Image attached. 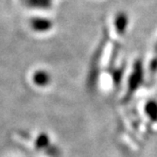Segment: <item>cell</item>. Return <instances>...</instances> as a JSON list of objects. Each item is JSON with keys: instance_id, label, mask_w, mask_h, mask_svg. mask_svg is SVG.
Here are the masks:
<instances>
[{"instance_id": "cell-1", "label": "cell", "mask_w": 157, "mask_h": 157, "mask_svg": "<svg viewBox=\"0 0 157 157\" xmlns=\"http://www.w3.org/2000/svg\"><path fill=\"white\" fill-rule=\"evenodd\" d=\"M143 81V69H142V65L140 62H137L134 65V69L133 72L130 78V92H133L134 90H136L138 86L141 84Z\"/></svg>"}, {"instance_id": "cell-2", "label": "cell", "mask_w": 157, "mask_h": 157, "mask_svg": "<svg viewBox=\"0 0 157 157\" xmlns=\"http://www.w3.org/2000/svg\"><path fill=\"white\" fill-rule=\"evenodd\" d=\"M30 26L31 28L36 30V31H47L48 30L52 23L48 19H44V18H34L30 21Z\"/></svg>"}, {"instance_id": "cell-3", "label": "cell", "mask_w": 157, "mask_h": 157, "mask_svg": "<svg viewBox=\"0 0 157 157\" xmlns=\"http://www.w3.org/2000/svg\"><path fill=\"white\" fill-rule=\"evenodd\" d=\"M51 81L50 75L44 70H38L33 75V82L39 86H46Z\"/></svg>"}, {"instance_id": "cell-4", "label": "cell", "mask_w": 157, "mask_h": 157, "mask_svg": "<svg viewBox=\"0 0 157 157\" xmlns=\"http://www.w3.org/2000/svg\"><path fill=\"white\" fill-rule=\"evenodd\" d=\"M129 24L128 16L124 13H120L116 17V29L119 35H122L125 32L127 26Z\"/></svg>"}, {"instance_id": "cell-5", "label": "cell", "mask_w": 157, "mask_h": 157, "mask_svg": "<svg viewBox=\"0 0 157 157\" xmlns=\"http://www.w3.org/2000/svg\"><path fill=\"white\" fill-rule=\"evenodd\" d=\"M146 113L151 120L157 121V102L154 100H150L146 105Z\"/></svg>"}, {"instance_id": "cell-6", "label": "cell", "mask_w": 157, "mask_h": 157, "mask_svg": "<svg viewBox=\"0 0 157 157\" xmlns=\"http://www.w3.org/2000/svg\"><path fill=\"white\" fill-rule=\"evenodd\" d=\"M49 144V138L47 134H40L36 140V145L38 148H46Z\"/></svg>"}, {"instance_id": "cell-7", "label": "cell", "mask_w": 157, "mask_h": 157, "mask_svg": "<svg viewBox=\"0 0 157 157\" xmlns=\"http://www.w3.org/2000/svg\"><path fill=\"white\" fill-rule=\"evenodd\" d=\"M151 70L152 72H156L157 70V59H154L151 63Z\"/></svg>"}, {"instance_id": "cell-8", "label": "cell", "mask_w": 157, "mask_h": 157, "mask_svg": "<svg viewBox=\"0 0 157 157\" xmlns=\"http://www.w3.org/2000/svg\"><path fill=\"white\" fill-rule=\"evenodd\" d=\"M155 48H156V51H157V44H156V47H155Z\"/></svg>"}]
</instances>
